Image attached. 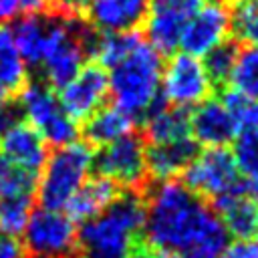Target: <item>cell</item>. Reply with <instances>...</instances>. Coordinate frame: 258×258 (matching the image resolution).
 Returning <instances> with one entry per match:
<instances>
[{
  "label": "cell",
  "instance_id": "6da1fadb",
  "mask_svg": "<svg viewBox=\"0 0 258 258\" xmlns=\"http://www.w3.org/2000/svg\"><path fill=\"white\" fill-rule=\"evenodd\" d=\"M143 238L149 248L173 256H218L228 244L218 214L185 183L159 181L145 200Z\"/></svg>",
  "mask_w": 258,
  "mask_h": 258
},
{
  "label": "cell",
  "instance_id": "7a4b0ae2",
  "mask_svg": "<svg viewBox=\"0 0 258 258\" xmlns=\"http://www.w3.org/2000/svg\"><path fill=\"white\" fill-rule=\"evenodd\" d=\"M161 52L139 32L127 30L117 56L105 67L113 105L133 119L145 117L159 105Z\"/></svg>",
  "mask_w": 258,
  "mask_h": 258
},
{
  "label": "cell",
  "instance_id": "3957f363",
  "mask_svg": "<svg viewBox=\"0 0 258 258\" xmlns=\"http://www.w3.org/2000/svg\"><path fill=\"white\" fill-rule=\"evenodd\" d=\"M145 198L127 189L99 216L83 222L77 232L79 258H133L141 248Z\"/></svg>",
  "mask_w": 258,
  "mask_h": 258
},
{
  "label": "cell",
  "instance_id": "277c9868",
  "mask_svg": "<svg viewBox=\"0 0 258 258\" xmlns=\"http://www.w3.org/2000/svg\"><path fill=\"white\" fill-rule=\"evenodd\" d=\"M95 167V151L85 141H73L48 153L38 171L36 194L42 208L64 210L77 189L91 177Z\"/></svg>",
  "mask_w": 258,
  "mask_h": 258
},
{
  "label": "cell",
  "instance_id": "5b68a950",
  "mask_svg": "<svg viewBox=\"0 0 258 258\" xmlns=\"http://www.w3.org/2000/svg\"><path fill=\"white\" fill-rule=\"evenodd\" d=\"M91 36L93 30L85 28L77 16H48L46 42L38 67L52 89L64 87L83 69Z\"/></svg>",
  "mask_w": 258,
  "mask_h": 258
},
{
  "label": "cell",
  "instance_id": "8992f818",
  "mask_svg": "<svg viewBox=\"0 0 258 258\" xmlns=\"http://www.w3.org/2000/svg\"><path fill=\"white\" fill-rule=\"evenodd\" d=\"M18 109L24 115V121L30 123L46 143L62 147L79 139V123L67 115L58 95L48 83H26L18 93Z\"/></svg>",
  "mask_w": 258,
  "mask_h": 258
},
{
  "label": "cell",
  "instance_id": "52a82bcc",
  "mask_svg": "<svg viewBox=\"0 0 258 258\" xmlns=\"http://www.w3.org/2000/svg\"><path fill=\"white\" fill-rule=\"evenodd\" d=\"M183 183L202 200L218 202L230 194L244 189L234 153L226 147H206L196 151L183 169Z\"/></svg>",
  "mask_w": 258,
  "mask_h": 258
},
{
  "label": "cell",
  "instance_id": "ba28073f",
  "mask_svg": "<svg viewBox=\"0 0 258 258\" xmlns=\"http://www.w3.org/2000/svg\"><path fill=\"white\" fill-rule=\"evenodd\" d=\"M77 222L62 210H32L22 234L26 258H75Z\"/></svg>",
  "mask_w": 258,
  "mask_h": 258
},
{
  "label": "cell",
  "instance_id": "9c48e42d",
  "mask_svg": "<svg viewBox=\"0 0 258 258\" xmlns=\"http://www.w3.org/2000/svg\"><path fill=\"white\" fill-rule=\"evenodd\" d=\"M214 81L210 79L202 56L189 52H175L161 69L159 93L167 105L177 109H194L202 101L210 99Z\"/></svg>",
  "mask_w": 258,
  "mask_h": 258
},
{
  "label": "cell",
  "instance_id": "30bf717a",
  "mask_svg": "<svg viewBox=\"0 0 258 258\" xmlns=\"http://www.w3.org/2000/svg\"><path fill=\"white\" fill-rule=\"evenodd\" d=\"M95 167L99 175L111 179L119 187L137 189L147 179V147L145 141L127 133L95 153Z\"/></svg>",
  "mask_w": 258,
  "mask_h": 258
},
{
  "label": "cell",
  "instance_id": "8fae6325",
  "mask_svg": "<svg viewBox=\"0 0 258 258\" xmlns=\"http://www.w3.org/2000/svg\"><path fill=\"white\" fill-rule=\"evenodd\" d=\"M58 6L67 16H87L99 32H127L143 22L147 0H58Z\"/></svg>",
  "mask_w": 258,
  "mask_h": 258
},
{
  "label": "cell",
  "instance_id": "7c38bea8",
  "mask_svg": "<svg viewBox=\"0 0 258 258\" xmlns=\"http://www.w3.org/2000/svg\"><path fill=\"white\" fill-rule=\"evenodd\" d=\"M204 0H147L143 16L145 38L163 54L179 48V38Z\"/></svg>",
  "mask_w": 258,
  "mask_h": 258
},
{
  "label": "cell",
  "instance_id": "4fadbf2b",
  "mask_svg": "<svg viewBox=\"0 0 258 258\" xmlns=\"http://www.w3.org/2000/svg\"><path fill=\"white\" fill-rule=\"evenodd\" d=\"M230 34V8L224 0H204L185 24L179 48L194 56H204Z\"/></svg>",
  "mask_w": 258,
  "mask_h": 258
},
{
  "label": "cell",
  "instance_id": "5bb4252c",
  "mask_svg": "<svg viewBox=\"0 0 258 258\" xmlns=\"http://www.w3.org/2000/svg\"><path fill=\"white\" fill-rule=\"evenodd\" d=\"M107 97H109L107 71L99 62L83 64V69L64 87L58 89L60 107L77 123L85 121L97 109H101Z\"/></svg>",
  "mask_w": 258,
  "mask_h": 258
},
{
  "label": "cell",
  "instance_id": "9a60e30c",
  "mask_svg": "<svg viewBox=\"0 0 258 258\" xmlns=\"http://www.w3.org/2000/svg\"><path fill=\"white\" fill-rule=\"evenodd\" d=\"M240 133L238 123L222 99H206L189 113V135L206 147H226Z\"/></svg>",
  "mask_w": 258,
  "mask_h": 258
},
{
  "label": "cell",
  "instance_id": "2e32d148",
  "mask_svg": "<svg viewBox=\"0 0 258 258\" xmlns=\"http://www.w3.org/2000/svg\"><path fill=\"white\" fill-rule=\"evenodd\" d=\"M0 151L14 161L16 165L24 167L26 171H32L38 175L42 169L48 149L42 135L24 119L14 121L2 135H0Z\"/></svg>",
  "mask_w": 258,
  "mask_h": 258
},
{
  "label": "cell",
  "instance_id": "e0dca14e",
  "mask_svg": "<svg viewBox=\"0 0 258 258\" xmlns=\"http://www.w3.org/2000/svg\"><path fill=\"white\" fill-rule=\"evenodd\" d=\"M119 185L103 175L89 177L67 204V216L73 222H87L105 212L119 196Z\"/></svg>",
  "mask_w": 258,
  "mask_h": 258
},
{
  "label": "cell",
  "instance_id": "ac0fdd59",
  "mask_svg": "<svg viewBox=\"0 0 258 258\" xmlns=\"http://www.w3.org/2000/svg\"><path fill=\"white\" fill-rule=\"evenodd\" d=\"M216 214L228 232L234 238H250L258 226V200L250 196L246 189L230 194L218 202H214Z\"/></svg>",
  "mask_w": 258,
  "mask_h": 258
},
{
  "label": "cell",
  "instance_id": "d6986e66",
  "mask_svg": "<svg viewBox=\"0 0 258 258\" xmlns=\"http://www.w3.org/2000/svg\"><path fill=\"white\" fill-rule=\"evenodd\" d=\"M196 141L191 137L171 141V143H155L147 149V175L157 181H167L183 173L191 157L196 155Z\"/></svg>",
  "mask_w": 258,
  "mask_h": 258
},
{
  "label": "cell",
  "instance_id": "ffe728a7",
  "mask_svg": "<svg viewBox=\"0 0 258 258\" xmlns=\"http://www.w3.org/2000/svg\"><path fill=\"white\" fill-rule=\"evenodd\" d=\"M145 137L151 145L171 143L187 139L189 135V113L171 105H155L145 117Z\"/></svg>",
  "mask_w": 258,
  "mask_h": 258
},
{
  "label": "cell",
  "instance_id": "44dd1931",
  "mask_svg": "<svg viewBox=\"0 0 258 258\" xmlns=\"http://www.w3.org/2000/svg\"><path fill=\"white\" fill-rule=\"evenodd\" d=\"M135 119L115 105H103L85 119V137L89 145L103 147L133 131Z\"/></svg>",
  "mask_w": 258,
  "mask_h": 258
},
{
  "label": "cell",
  "instance_id": "7402d4cb",
  "mask_svg": "<svg viewBox=\"0 0 258 258\" xmlns=\"http://www.w3.org/2000/svg\"><path fill=\"white\" fill-rule=\"evenodd\" d=\"M46 26H48V16L44 14L20 16L12 26V36L24 64H30V67L40 64L44 42H46Z\"/></svg>",
  "mask_w": 258,
  "mask_h": 258
},
{
  "label": "cell",
  "instance_id": "603a6c76",
  "mask_svg": "<svg viewBox=\"0 0 258 258\" xmlns=\"http://www.w3.org/2000/svg\"><path fill=\"white\" fill-rule=\"evenodd\" d=\"M26 83V64L16 48L12 28L0 24V85L10 95H18Z\"/></svg>",
  "mask_w": 258,
  "mask_h": 258
},
{
  "label": "cell",
  "instance_id": "cb8c5ba5",
  "mask_svg": "<svg viewBox=\"0 0 258 258\" xmlns=\"http://www.w3.org/2000/svg\"><path fill=\"white\" fill-rule=\"evenodd\" d=\"M234 159L244 189L258 200V129L240 131L234 139Z\"/></svg>",
  "mask_w": 258,
  "mask_h": 258
},
{
  "label": "cell",
  "instance_id": "d4e9b609",
  "mask_svg": "<svg viewBox=\"0 0 258 258\" xmlns=\"http://www.w3.org/2000/svg\"><path fill=\"white\" fill-rule=\"evenodd\" d=\"M228 85L242 97L258 99V46H244L236 52Z\"/></svg>",
  "mask_w": 258,
  "mask_h": 258
},
{
  "label": "cell",
  "instance_id": "484cf974",
  "mask_svg": "<svg viewBox=\"0 0 258 258\" xmlns=\"http://www.w3.org/2000/svg\"><path fill=\"white\" fill-rule=\"evenodd\" d=\"M230 32L244 46H258V0H232Z\"/></svg>",
  "mask_w": 258,
  "mask_h": 258
},
{
  "label": "cell",
  "instance_id": "4316f807",
  "mask_svg": "<svg viewBox=\"0 0 258 258\" xmlns=\"http://www.w3.org/2000/svg\"><path fill=\"white\" fill-rule=\"evenodd\" d=\"M36 181H38L36 173L16 165L0 151V200L12 196H24V194L32 196L36 189Z\"/></svg>",
  "mask_w": 258,
  "mask_h": 258
},
{
  "label": "cell",
  "instance_id": "83f0119b",
  "mask_svg": "<svg viewBox=\"0 0 258 258\" xmlns=\"http://www.w3.org/2000/svg\"><path fill=\"white\" fill-rule=\"evenodd\" d=\"M32 196H12L0 200V232L4 236H20L30 214H32Z\"/></svg>",
  "mask_w": 258,
  "mask_h": 258
},
{
  "label": "cell",
  "instance_id": "f1b7e54d",
  "mask_svg": "<svg viewBox=\"0 0 258 258\" xmlns=\"http://www.w3.org/2000/svg\"><path fill=\"white\" fill-rule=\"evenodd\" d=\"M236 52H238V48L226 40V42L218 44L216 48H212L208 54L202 56L204 67H206L210 79L214 81V85H218V83L226 85L228 83L234 60H236Z\"/></svg>",
  "mask_w": 258,
  "mask_h": 258
},
{
  "label": "cell",
  "instance_id": "f546056e",
  "mask_svg": "<svg viewBox=\"0 0 258 258\" xmlns=\"http://www.w3.org/2000/svg\"><path fill=\"white\" fill-rule=\"evenodd\" d=\"M222 101L234 115L240 131L258 129V99H248V97H242L228 89L224 93Z\"/></svg>",
  "mask_w": 258,
  "mask_h": 258
},
{
  "label": "cell",
  "instance_id": "4dcf8cb0",
  "mask_svg": "<svg viewBox=\"0 0 258 258\" xmlns=\"http://www.w3.org/2000/svg\"><path fill=\"white\" fill-rule=\"evenodd\" d=\"M218 258H258V240L236 238L222 248Z\"/></svg>",
  "mask_w": 258,
  "mask_h": 258
},
{
  "label": "cell",
  "instance_id": "1f68e13d",
  "mask_svg": "<svg viewBox=\"0 0 258 258\" xmlns=\"http://www.w3.org/2000/svg\"><path fill=\"white\" fill-rule=\"evenodd\" d=\"M0 258H26V254L16 238L0 236Z\"/></svg>",
  "mask_w": 258,
  "mask_h": 258
},
{
  "label": "cell",
  "instance_id": "d6a6232c",
  "mask_svg": "<svg viewBox=\"0 0 258 258\" xmlns=\"http://www.w3.org/2000/svg\"><path fill=\"white\" fill-rule=\"evenodd\" d=\"M20 14H44L50 8V0H18Z\"/></svg>",
  "mask_w": 258,
  "mask_h": 258
},
{
  "label": "cell",
  "instance_id": "836d02e7",
  "mask_svg": "<svg viewBox=\"0 0 258 258\" xmlns=\"http://www.w3.org/2000/svg\"><path fill=\"white\" fill-rule=\"evenodd\" d=\"M20 14L18 0H0V22L12 20Z\"/></svg>",
  "mask_w": 258,
  "mask_h": 258
},
{
  "label": "cell",
  "instance_id": "e575fe53",
  "mask_svg": "<svg viewBox=\"0 0 258 258\" xmlns=\"http://www.w3.org/2000/svg\"><path fill=\"white\" fill-rule=\"evenodd\" d=\"M8 97H10V93L0 85V109H4L8 105Z\"/></svg>",
  "mask_w": 258,
  "mask_h": 258
},
{
  "label": "cell",
  "instance_id": "d590c367",
  "mask_svg": "<svg viewBox=\"0 0 258 258\" xmlns=\"http://www.w3.org/2000/svg\"><path fill=\"white\" fill-rule=\"evenodd\" d=\"M177 258H218V256H208V254H183Z\"/></svg>",
  "mask_w": 258,
  "mask_h": 258
},
{
  "label": "cell",
  "instance_id": "8d00e7d4",
  "mask_svg": "<svg viewBox=\"0 0 258 258\" xmlns=\"http://www.w3.org/2000/svg\"><path fill=\"white\" fill-rule=\"evenodd\" d=\"M254 234H256V236H258V226H256V232H254Z\"/></svg>",
  "mask_w": 258,
  "mask_h": 258
}]
</instances>
